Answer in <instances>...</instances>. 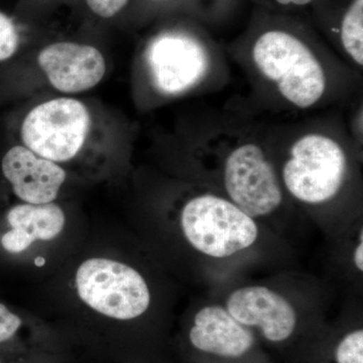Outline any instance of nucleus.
Instances as JSON below:
<instances>
[{"mask_svg": "<svg viewBox=\"0 0 363 363\" xmlns=\"http://www.w3.org/2000/svg\"><path fill=\"white\" fill-rule=\"evenodd\" d=\"M354 264L358 271H363V233L360 231V243L355 248Z\"/></svg>", "mask_w": 363, "mask_h": 363, "instance_id": "f3484780", "label": "nucleus"}, {"mask_svg": "<svg viewBox=\"0 0 363 363\" xmlns=\"http://www.w3.org/2000/svg\"><path fill=\"white\" fill-rule=\"evenodd\" d=\"M223 180L231 202L252 218L272 213L283 201L274 166L255 143H242L229 152Z\"/></svg>", "mask_w": 363, "mask_h": 363, "instance_id": "423d86ee", "label": "nucleus"}, {"mask_svg": "<svg viewBox=\"0 0 363 363\" xmlns=\"http://www.w3.org/2000/svg\"><path fill=\"white\" fill-rule=\"evenodd\" d=\"M226 310L243 326L259 327L272 342L286 340L297 324L292 305L266 286H245L234 291L227 298Z\"/></svg>", "mask_w": 363, "mask_h": 363, "instance_id": "9b49d317", "label": "nucleus"}, {"mask_svg": "<svg viewBox=\"0 0 363 363\" xmlns=\"http://www.w3.org/2000/svg\"><path fill=\"white\" fill-rule=\"evenodd\" d=\"M130 0H85L90 13L101 20H111L130 4Z\"/></svg>", "mask_w": 363, "mask_h": 363, "instance_id": "dca6fc26", "label": "nucleus"}, {"mask_svg": "<svg viewBox=\"0 0 363 363\" xmlns=\"http://www.w3.org/2000/svg\"><path fill=\"white\" fill-rule=\"evenodd\" d=\"M76 293L92 311L116 321L142 316L150 305V292L142 274L119 260L92 257L75 274Z\"/></svg>", "mask_w": 363, "mask_h": 363, "instance_id": "7ed1b4c3", "label": "nucleus"}, {"mask_svg": "<svg viewBox=\"0 0 363 363\" xmlns=\"http://www.w3.org/2000/svg\"><path fill=\"white\" fill-rule=\"evenodd\" d=\"M20 143L60 166L79 164L101 147L104 131L89 106L73 97L35 105L18 128Z\"/></svg>", "mask_w": 363, "mask_h": 363, "instance_id": "f257e3e1", "label": "nucleus"}, {"mask_svg": "<svg viewBox=\"0 0 363 363\" xmlns=\"http://www.w3.org/2000/svg\"><path fill=\"white\" fill-rule=\"evenodd\" d=\"M38 65L52 88L63 94H79L96 87L106 74L104 54L94 45L59 40L45 45Z\"/></svg>", "mask_w": 363, "mask_h": 363, "instance_id": "1a4fd4ad", "label": "nucleus"}, {"mask_svg": "<svg viewBox=\"0 0 363 363\" xmlns=\"http://www.w3.org/2000/svg\"><path fill=\"white\" fill-rule=\"evenodd\" d=\"M0 363H6V362H2V360H0Z\"/></svg>", "mask_w": 363, "mask_h": 363, "instance_id": "6ab92c4d", "label": "nucleus"}, {"mask_svg": "<svg viewBox=\"0 0 363 363\" xmlns=\"http://www.w3.org/2000/svg\"><path fill=\"white\" fill-rule=\"evenodd\" d=\"M180 223L184 236L196 250L216 259L252 247L259 235L252 217L233 202L214 195L189 200L182 209Z\"/></svg>", "mask_w": 363, "mask_h": 363, "instance_id": "20e7f679", "label": "nucleus"}, {"mask_svg": "<svg viewBox=\"0 0 363 363\" xmlns=\"http://www.w3.org/2000/svg\"><path fill=\"white\" fill-rule=\"evenodd\" d=\"M23 321L18 313L0 302V348L7 345L20 333Z\"/></svg>", "mask_w": 363, "mask_h": 363, "instance_id": "2eb2a0df", "label": "nucleus"}, {"mask_svg": "<svg viewBox=\"0 0 363 363\" xmlns=\"http://www.w3.org/2000/svg\"><path fill=\"white\" fill-rule=\"evenodd\" d=\"M155 87L164 95H178L197 84L208 68L206 50L197 40L180 32L161 33L145 52Z\"/></svg>", "mask_w": 363, "mask_h": 363, "instance_id": "0eeeda50", "label": "nucleus"}, {"mask_svg": "<svg viewBox=\"0 0 363 363\" xmlns=\"http://www.w3.org/2000/svg\"><path fill=\"white\" fill-rule=\"evenodd\" d=\"M278 6H305L312 4L314 0H274Z\"/></svg>", "mask_w": 363, "mask_h": 363, "instance_id": "a211bd4d", "label": "nucleus"}, {"mask_svg": "<svg viewBox=\"0 0 363 363\" xmlns=\"http://www.w3.org/2000/svg\"><path fill=\"white\" fill-rule=\"evenodd\" d=\"M343 49L358 66L363 65V0H352L340 23Z\"/></svg>", "mask_w": 363, "mask_h": 363, "instance_id": "ddd939ff", "label": "nucleus"}, {"mask_svg": "<svg viewBox=\"0 0 363 363\" xmlns=\"http://www.w3.org/2000/svg\"><path fill=\"white\" fill-rule=\"evenodd\" d=\"M337 363H363V331L347 334L336 350Z\"/></svg>", "mask_w": 363, "mask_h": 363, "instance_id": "4468645a", "label": "nucleus"}, {"mask_svg": "<svg viewBox=\"0 0 363 363\" xmlns=\"http://www.w3.org/2000/svg\"><path fill=\"white\" fill-rule=\"evenodd\" d=\"M196 350L218 357H242L252 347V334L220 306H207L196 314L189 333Z\"/></svg>", "mask_w": 363, "mask_h": 363, "instance_id": "f8f14e48", "label": "nucleus"}, {"mask_svg": "<svg viewBox=\"0 0 363 363\" xmlns=\"http://www.w3.org/2000/svg\"><path fill=\"white\" fill-rule=\"evenodd\" d=\"M66 220L63 208L55 202L0 206V255L18 257L38 241L56 240L65 229Z\"/></svg>", "mask_w": 363, "mask_h": 363, "instance_id": "9d476101", "label": "nucleus"}, {"mask_svg": "<svg viewBox=\"0 0 363 363\" xmlns=\"http://www.w3.org/2000/svg\"><path fill=\"white\" fill-rule=\"evenodd\" d=\"M252 59L262 76L298 108L316 104L326 91V74L319 60L304 40L289 30L269 28L260 33Z\"/></svg>", "mask_w": 363, "mask_h": 363, "instance_id": "f03ea898", "label": "nucleus"}, {"mask_svg": "<svg viewBox=\"0 0 363 363\" xmlns=\"http://www.w3.org/2000/svg\"><path fill=\"white\" fill-rule=\"evenodd\" d=\"M0 176L18 202L48 204L56 201L67 172L21 143L7 147L0 157Z\"/></svg>", "mask_w": 363, "mask_h": 363, "instance_id": "6e6552de", "label": "nucleus"}, {"mask_svg": "<svg viewBox=\"0 0 363 363\" xmlns=\"http://www.w3.org/2000/svg\"><path fill=\"white\" fill-rule=\"evenodd\" d=\"M347 159L330 136L309 133L296 140L284 164V185L305 204H322L333 199L342 188Z\"/></svg>", "mask_w": 363, "mask_h": 363, "instance_id": "39448f33", "label": "nucleus"}]
</instances>
